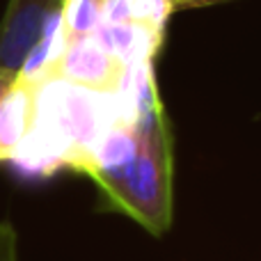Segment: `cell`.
<instances>
[{
	"label": "cell",
	"mask_w": 261,
	"mask_h": 261,
	"mask_svg": "<svg viewBox=\"0 0 261 261\" xmlns=\"http://www.w3.org/2000/svg\"><path fill=\"white\" fill-rule=\"evenodd\" d=\"M35 115V83L14 78L0 96V163H7L23 142Z\"/></svg>",
	"instance_id": "cell-6"
},
{
	"label": "cell",
	"mask_w": 261,
	"mask_h": 261,
	"mask_svg": "<svg viewBox=\"0 0 261 261\" xmlns=\"http://www.w3.org/2000/svg\"><path fill=\"white\" fill-rule=\"evenodd\" d=\"M92 39L130 69L142 62H153L163 44V32L151 30L144 23H101L92 32Z\"/></svg>",
	"instance_id": "cell-5"
},
{
	"label": "cell",
	"mask_w": 261,
	"mask_h": 261,
	"mask_svg": "<svg viewBox=\"0 0 261 261\" xmlns=\"http://www.w3.org/2000/svg\"><path fill=\"white\" fill-rule=\"evenodd\" d=\"M172 12H184V9H199V7H211V5L231 3V0H167Z\"/></svg>",
	"instance_id": "cell-11"
},
{
	"label": "cell",
	"mask_w": 261,
	"mask_h": 261,
	"mask_svg": "<svg viewBox=\"0 0 261 261\" xmlns=\"http://www.w3.org/2000/svg\"><path fill=\"white\" fill-rule=\"evenodd\" d=\"M14 78H16V73H9V71H3V69H0V96H3V92L7 90L9 85H12Z\"/></svg>",
	"instance_id": "cell-12"
},
{
	"label": "cell",
	"mask_w": 261,
	"mask_h": 261,
	"mask_svg": "<svg viewBox=\"0 0 261 261\" xmlns=\"http://www.w3.org/2000/svg\"><path fill=\"white\" fill-rule=\"evenodd\" d=\"M0 261H18V236L12 222H0Z\"/></svg>",
	"instance_id": "cell-10"
},
{
	"label": "cell",
	"mask_w": 261,
	"mask_h": 261,
	"mask_svg": "<svg viewBox=\"0 0 261 261\" xmlns=\"http://www.w3.org/2000/svg\"><path fill=\"white\" fill-rule=\"evenodd\" d=\"M117 122H138V106L119 87L113 94L48 76L35 85V115L7 163L25 176L85 170L94 147Z\"/></svg>",
	"instance_id": "cell-1"
},
{
	"label": "cell",
	"mask_w": 261,
	"mask_h": 261,
	"mask_svg": "<svg viewBox=\"0 0 261 261\" xmlns=\"http://www.w3.org/2000/svg\"><path fill=\"white\" fill-rule=\"evenodd\" d=\"M101 23H138V0H106Z\"/></svg>",
	"instance_id": "cell-9"
},
{
	"label": "cell",
	"mask_w": 261,
	"mask_h": 261,
	"mask_svg": "<svg viewBox=\"0 0 261 261\" xmlns=\"http://www.w3.org/2000/svg\"><path fill=\"white\" fill-rule=\"evenodd\" d=\"M48 76L62 78V81L85 87V90L113 94L122 85L124 76H126V67L117 58H113L103 46L96 44L92 37H87V39L67 44L64 53L58 58Z\"/></svg>",
	"instance_id": "cell-3"
},
{
	"label": "cell",
	"mask_w": 261,
	"mask_h": 261,
	"mask_svg": "<svg viewBox=\"0 0 261 261\" xmlns=\"http://www.w3.org/2000/svg\"><path fill=\"white\" fill-rule=\"evenodd\" d=\"M103 3L106 0H62L60 21L69 44L92 37V32L101 25Z\"/></svg>",
	"instance_id": "cell-7"
},
{
	"label": "cell",
	"mask_w": 261,
	"mask_h": 261,
	"mask_svg": "<svg viewBox=\"0 0 261 261\" xmlns=\"http://www.w3.org/2000/svg\"><path fill=\"white\" fill-rule=\"evenodd\" d=\"M62 0H9L0 21V69L18 73L48 16Z\"/></svg>",
	"instance_id": "cell-4"
},
{
	"label": "cell",
	"mask_w": 261,
	"mask_h": 261,
	"mask_svg": "<svg viewBox=\"0 0 261 261\" xmlns=\"http://www.w3.org/2000/svg\"><path fill=\"white\" fill-rule=\"evenodd\" d=\"M172 7L167 0H138V23H144L151 30L165 35V25L170 21Z\"/></svg>",
	"instance_id": "cell-8"
},
{
	"label": "cell",
	"mask_w": 261,
	"mask_h": 261,
	"mask_svg": "<svg viewBox=\"0 0 261 261\" xmlns=\"http://www.w3.org/2000/svg\"><path fill=\"white\" fill-rule=\"evenodd\" d=\"M99 211L122 213L151 236L174 220V144L161 96L138 113V147L122 167L94 176Z\"/></svg>",
	"instance_id": "cell-2"
}]
</instances>
